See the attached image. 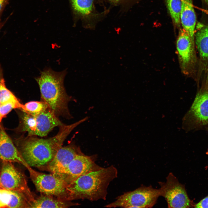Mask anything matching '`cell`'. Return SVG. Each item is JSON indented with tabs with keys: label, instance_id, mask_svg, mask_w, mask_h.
Listing matches in <instances>:
<instances>
[{
	"label": "cell",
	"instance_id": "24",
	"mask_svg": "<svg viewBox=\"0 0 208 208\" xmlns=\"http://www.w3.org/2000/svg\"><path fill=\"white\" fill-rule=\"evenodd\" d=\"M4 1V0H0V12L2 8Z\"/></svg>",
	"mask_w": 208,
	"mask_h": 208
},
{
	"label": "cell",
	"instance_id": "7",
	"mask_svg": "<svg viewBox=\"0 0 208 208\" xmlns=\"http://www.w3.org/2000/svg\"><path fill=\"white\" fill-rule=\"evenodd\" d=\"M95 0H69L75 19L80 20L83 28L94 30L97 24L103 20L109 12L106 9L103 11H97Z\"/></svg>",
	"mask_w": 208,
	"mask_h": 208
},
{
	"label": "cell",
	"instance_id": "6",
	"mask_svg": "<svg viewBox=\"0 0 208 208\" xmlns=\"http://www.w3.org/2000/svg\"><path fill=\"white\" fill-rule=\"evenodd\" d=\"M176 46L179 61L183 73L196 79L198 60L195 42L183 28L179 30Z\"/></svg>",
	"mask_w": 208,
	"mask_h": 208
},
{
	"label": "cell",
	"instance_id": "13",
	"mask_svg": "<svg viewBox=\"0 0 208 208\" xmlns=\"http://www.w3.org/2000/svg\"><path fill=\"white\" fill-rule=\"evenodd\" d=\"M201 87L197 93L190 112L198 123H208V74L202 78Z\"/></svg>",
	"mask_w": 208,
	"mask_h": 208
},
{
	"label": "cell",
	"instance_id": "17",
	"mask_svg": "<svg viewBox=\"0 0 208 208\" xmlns=\"http://www.w3.org/2000/svg\"><path fill=\"white\" fill-rule=\"evenodd\" d=\"M30 203L20 193L0 188V208H30Z\"/></svg>",
	"mask_w": 208,
	"mask_h": 208
},
{
	"label": "cell",
	"instance_id": "8",
	"mask_svg": "<svg viewBox=\"0 0 208 208\" xmlns=\"http://www.w3.org/2000/svg\"><path fill=\"white\" fill-rule=\"evenodd\" d=\"M31 179L37 190L41 194L52 195L66 200L67 182L60 176L52 173L46 174L32 168L28 170Z\"/></svg>",
	"mask_w": 208,
	"mask_h": 208
},
{
	"label": "cell",
	"instance_id": "15",
	"mask_svg": "<svg viewBox=\"0 0 208 208\" xmlns=\"http://www.w3.org/2000/svg\"><path fill=\"white\" fill-rule=\"evenodd\" d=\"M36 136L45 137L54 127L64 124L49 108L36 116Z\"/></svg>",
	"mask_w": 208,
	"mask_h": 208
},
{
	"label": "cell",
	"instance_id": "3",
	"mask_svg": "<svg viewBox=\"0 0 208 208\" xmlns=\"http://www.w3.org/2000/svg\"><path fill=\"white\" fill-rule=\"evenodd\" d=\"M66 72H56L50 68L44 70L36 80L38 84L41 98L57 116L72 118L68 103L73 100L66 92L64 81Z\"/></svg>",
	"mask_w": 208,
	"mask_h": 208
},
{
	"label": "cell",
	"instance_id": "16",
	"mask_svg": "<svg viewBox=\"0 0 208 208\" xmlns=\"http://www.w3.org/2000/svg\"><path fill=\"white\" fill-rule=\"evenodd\" d=\"M180 18L183 28L195 42L196 17L191 0H181Z\"/></svg>",
	"mask_w": 208,
	"mask_h": 208
},
{
	"label": "cell",
	"instance_id": "20",
	"mask_svg": "<svg viewBox=\"0 0 208 208\" xmlns=\"http://www.w3.org/2000/svg\"><path fill=\"white\" fill-rule=\"evenodd\" d=\"M167 6L173 21L175 25L179 27L181 21L180 13L181 0H166Z\"/></svg>",
	"mask_w": 208,
	"mask_h": 208
},
{
	"label": "cell",
	"instance_id": "10",
	"mask_svg": "<svg viewBox=\"0 0 208 208\" xmlns=\"http://www.w3.org/2000/svg\"><path fill=\"white\" fill-rule=\"evenodd\" d=\"M95 155L88 156L84 154L77 155L68 164L63 174L58 175L69 184L79 177L102 167L95 163Z\"/></svg>",
	"mask_w": 208,
	"mask_h": 208
},
{
	"label": "cell",
	"instance_id": "23",
	"mask_svg": "<svg viewBox=\"0 0 208 208\" xmlns=\"http://www.w3.org/2000/svg\"><path fill=\"white\" fill-rule=\"evenodd\" d=\"M196 208H208V196L195 205Z\"/></svg>",
	"mask_w": 208,
	"mask_h": 208
},
{
	"label": "cell",
	"instance_id": "25",
	"mask_svg": "<svg viewBox=\"0 0 208 208\" xmlns=\"http://www.w3.org/2000/svg\"><path fill=\"white\" fill-rule=\"evenodd\" d=\"M203 0L208 5V0Z\"/></svg>",
	"mask_w": 208,
	"mask_h": 208
},
{
	"label": "cell",
	"instance_id": "26",
	"mask_svg": "<svg viewBox=\"0 0 208 208\" xmlns=\"http://www.w3.org/2000/svg\"><path fill=\"white\" fill-rule=\"evenodd\" d=\"M1 120H1V118L0 116V124L1 123Z\"/></svg>",
	"mask_w": 208,
	"mask_h": 208
},
{
	"label": "cell",
	"instance_id": "5",
	"mask_svg": "<svg viewBox=\"0 0 208 208\" xmlns=\"http://www.w3.org/2000/svg\"><path fill=\"white\" fill-rule=\"evenodd\" d=\"M0 188L22 194L30 206L36 197L28 186L25 173L13 163L0 161Z\"/></svg>",
	"mask_w": 208,
	"mask_h": 208
},
{
	"label": "cell",
	"instance_id": "2",
	"mask_svg": "<svg viewBox=\"0 0 208 208\" xmlns=\"http://www.w3.org/2000/svg\"><path fill=\"white\" fill-rule=\"evenodd\" d=\"M118 174L117 169L111 165L79 177L66 187V200H105L108 187L110 182L117 177Z\"/></svg>",
	"mask_w": 208,
	"mask_h": 208
},
{
	"label": "cell",
	"instance_id": "1",
	"mask_svg": "<svg viewBox=\"0 0 208 208\" xmlns=\"http://www.w3.org/2000/svg\"><path fill=\"white\" fill-rule=\"evenodd\" d=\"M86 120L84 118L70 125L64 124L59 127L57 133L51 138L43 139L36 136L22 135L13 141L28 165L40 170L52 160L73 129Z\"/></svg>",
	"mask_w": 208,
	"mask_h": 208
},
{
	"label": "cell",
	"instance_id": "21",
	"mask_svg": "<svg viewBox=\"0 0 208 208\" xmlns=\"http://www.w3.org/2000/svg\"><path fill=\"white\" fill-rule=\"evenodd\" d=\"M49 108L44 101H30L23 105L21 110L29 114L36 116Z\"/></svg>",
	"mask_w": 208,
	"mask_h": 208
},
{
	"label": "cell",
	"instance_id": "18",
	"mask_svg": "<svg viewBox=\"0 0 208 208\" xmlns=\"http://www.w3.org/2000/svg\"><path fill=\"white\" fill-rule=\"evenodd\" d=\"M79 203L66 200L56 196L41 194L31 203L30 208H65L79 205Z\"/></svg>",
	"mask_w": 208,
	"mask_h": 208
},
{
	"label": "cell",
	"instance_id": "11",
	"mask_svg": "<svg viewBox=\"0 0 208 208\" xmlns=\"http://www.w3.org/2000/svg\"><path fill=\"white\" fill-rule=\"evenodd\" d=\"M79 146L71 143L58 150L52 160L40 170L57 175L62 174L70 163L77 155L83 154Z\"/></svg>",
	"mask_w": 208,
	"mask_h": 208
},
{
	"label": "cell",
	"instance_id": "4",
	"mask_svg": "<svg viewBox=\"0 0 208 208\" xmlns=\"http://www.w3.org/2000/svg\"><path fill=\"white\" fill-rule=\"evenodd\" d=\"M160 196L159 189L150 185H142L135 190L118 196L114 202L105 206L106 207L151 208Z\"/></svg>",
	"mask_w": 208,
	"mask_h": 208
},
{
	"label": "cell",
	"instance_id": "22",
	"mask_svg": "<svg viewBox=\"0 0 208 208\" xmlns=\"http://www.w3.org/2000/svg\"><path fill=\"white\" fill-rule=\"evenodd\" d=\"M18 99L8 101L0 104V116L1 120L13 109H21L23 106Z\"/></svg>",
	"mask_w": 208,
	"mask_h": 208
},
{
	"label": "cell",
	"instance_id": "12",
	"mask_svg": "<svg viewBox=\"0 0 208 208\" xmlns=\"http://www.w3.org/2000/svg\"><path fill=\"white\" fill-rule=\"evenodd\" d=\"M195 42L199 55L196 79L199 82L208 74V25L198 26L195 34Z\"/></svg>",
	"mask_w": 208,
	"mask_h": 208
},
{
	"label": "cell",
	"instance_id": "9",
	"mask_svg": "<svg viewBox=\"0 0 208 208\" xmlns=\"http://www.w3.org/2000/svg\"><path fill=\"white\" fill-rule=\"evenodd\" d=\"M165 182H159L160 196L166 200L169 208H189L191 201L185 187L172 172L166 178Z\"/></svg>",
	"mask_w": 208,
	"mask_h": 208
},
{
	"label": "cell",
	"instance_id": "14",
	"mask_svg": "<svg viewBox=\"0 0 208 208\" xmlns=\"http://www.w3.org/2000/svg\"><path fill=\"white\" fill-rule=\"evenodd\" d=\"M0 161L17 163L22 164L28 170L30 167L24 160L14 144L0 124Z\"/></svg>",
	"mask_w": 208,
	"mask_h": 208
},
{
	"label": "cell",
	"instance_id": "19",
	"mask_svg": "<svg viewBox=\"0 0 208 208\" xmlns=\"http://www.w3.org/2000/svg\"><path fill=\"white\" fill-rule=\"evenodd\" d=\"M19 123L16 129L19 132H27L28 136H36V116L29 114L21 110L18 109Z\"/></svg>",
	"mask_w": 208,
	"mask_h": 208
}]
</instances>
